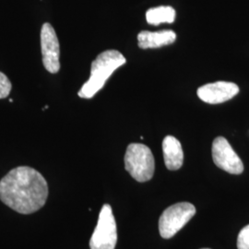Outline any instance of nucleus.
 Listing matches in <instances>:
<instances>
[{"instance_id": "7ed1b4c3", "label": "nucleus", "mask_w": 249, "mask_h": 249, "mask_svg": "<svg viewBox=\"0 0 249 249\" xmlns=\"http://www.w3.org/2000/svg\"><path fill=\"white\" fill-rule=\"evenodd\" d=\"M124 168L138 182L151 180L154 175L155 162L150 148L140 143L129 144L124 154Z\"/></svg>"}, {"instance_id": "9b49d317", "label": "nucleus", "mask_w": 249, "mask_h": 249, "mask_svg": "<svg viewBox=\"0 0 249 249\" xmlns=\"http://www.w3.org/2000/svg\"><path fill=\"white\" fill-rule=\"evenodd\" d=\"M147 22L151 25L160 23H173L176 19V10L171 6H160L148 9L146 12Z\"/></svg>"}, {"instance_id": "1a4fd4ad", "label": "nucleus", "mask_w": 249, "mask_h": 249, "mask_svg": "<svg viewBox=\"0 0 249 249\" xmlns=\"http://www.w3.org/2000/svg\"><path fill=\"white\" fill-rule=\"evenodd\" d=\"M177 39L174 31L163 30L159 32L142 31L138 35V45L142 49L159 48L161 46L172 45Z\"/></svg>"}, {"instance_id": "ddd939ff", "label": "nucleus", "mask_w": 249, "mask_h": 249, "mask_svg": "<svg viewBox=\"0 0 249 249\" xmlns=\"http://www.w3.org/2000/svg\"><path fill=\"white\" fill-rule=\"evenodd\" d=\"M237 249H249V224L245 226L238 234Z\"/></svg>"}, {"instance_id": "423d86ee", "label": "nucleus", "mask_w": 249, "mask_h": 249, "mask_svg": "<svg viewBox=\"0 0 249 249\" xmlns=\"http://www.w3.org/2000/svg\"><path fill=\"white\" fill-rule=\"evenodd\" d=\"M213 159L219 168L231 175H240L244 171L243 161L223 137H218L213 141Z\"/></svg>"}, {"instance_id": "39448f33", "label": "nucleus", "mask_w": 249, "mask_h": 249, "mask_svg": "<svg viewBox=\"0 0 249 249\" xmlns=\"http://www.w3.org/2000/svg\"><path fill=\"white\" fill-rule=\"evenodd\" d=\"M116 242V219L111 206L105 204L100 212L98 223L90 237L89 248L90 249H115Z\"/></svg>"}, {"instance_id": "6e6552de", "label": "nucleus", "mask_w": 249, "mask_h": 249, "mask_svg": "<svg viewBox=\"0 0 249 249\" xmlns=\"http://www.w3.org/2000/svg\"><path fill=\"white\" fill-rule=\"evenodd\" d=\"M239 92V87L229 81H216L208 83L197 89V96L204 103L218 105L227 102Z\"/></svg>"}, {"instance_id": "f8f14e48", "label": "nucleus", "mask_w": 249, "mask_h": 249, "mask_svg": "<svg viewBox=\"0 0 249 249\" xmlns=\"http://www.w3.org/2000/svg\"><path fill=\"white\" fill-rule=\"evenodd\" d=\"M11 82L9 78L0 71V99L7 98L11 90Z\"/></svg>"}, {"instance_id": "0eeeda50", "label": "nucleus", "mask_w": 249, "mask_h": 249, "mask_svg": "<svg viewBox=\"0 0 249 249\" xmlns=\"http://www.w3.org/2000/svg\"><path fill=\"white\" fill-rule=\"evenodd\" d=\"M41 49L43 63L46 71L55 74L60 70V48L54 29L50 23H45L41 30Z\"/></svg>"}, {"instance_id": "f257e3e1", "label": "nucleus", "mask_w": 249, "mask_h": 249, "mask_svg": "<svg viewBox=\"0 0 249 249\" xmlns=\"http://www.w3.org/2000/svg\"><path fill=\"white\" fill-rule=\"evenodd\" d=\"M48 196L45 178L29 166L9 171L0 180V199L18 213L31 214L44 207Z\"/></svg>"}, {"instance_id": "9d476101", "label": "nucleus", "mask_w": 249, "mask_h": 249, "mask_svg": "<svg viewBox=\"0 0 249 249\" xmlns=\"http://www.w3.org/2000/svg\"><path fill=\"white\" fill-rule=\"evenodd\" d=\"M162 152L164 163L167 169H180L184 162V152L181 143L173 136H166L162 142Z\"/></svg>"}, {"instance_id": "4468645a", "label": "nucleus", "mask_w": 249, "mask_h": 249, "mask_svg": "<svg viewBox=\"0 0 249 249\" xmlns=\"http://www.w3.org/2000/svg\"></svg>"}, {"instance_id": "20e7f679", "label": "nucleus", "mask_w": 249, "mask_h": 249, "mask_svg": "<svg viewBox=\"0 0 249 249\" xmlns=\"http://www.w3.org/2000/svg\"><path fill=\"white\" fill-rule=\"evenodd\" d=\"M195 214V206L188 202H180L170 206L160 215L159 220L160 236L164 239L175 236Z\"/></svg>"}, {"instance_id": "f03ea898", "label": "nucleus", "mask_w": 249, "mask_h": 249, "mask_svg": "<svg viewBox=\"0 0 249 249\" xmlns=\"http://www.w3.org/2000/svg\"><path fill=\"white\" fill-rule=\"evenodd\" d=\"M125 62V57L117 50H107L100 53L91 63L89 79L83 84L78 95L80 98H92L104 88L111 75Z\"/></svg>"}]
</instances>
